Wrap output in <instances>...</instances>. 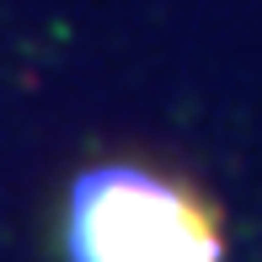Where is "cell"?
<instances>
[{"instance_id":"6da1fadb","label":"cell","mask_w":262,"mask_h":262,"mask_svg":"<svg viewBox=\"0 0 262 262\" xmlns=\"http://www.w3.org/2000/svg\"><path fill=\"white\" fill-rule=\"evenodd\" d=\"M70 262H225L220 214L145 166H91L64 209Z\"/></svg>"}]
</instances>
